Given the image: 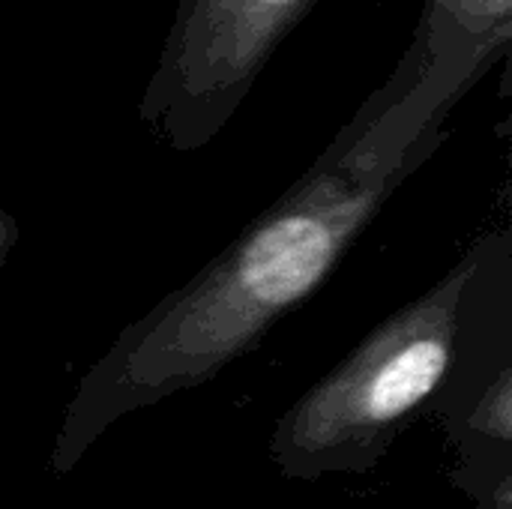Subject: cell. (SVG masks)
Returning <instances> with one entry per match:
<instances>
[{"mask_svg":"<svg viewBox=\"0 0 512 509\" xmlns=\"http://www.w3.org/2000/svg\"><path fill=\"white\" fill-rule=\"evenodd\" d=\"M15 243H18V225H15V219L0 207V273H3V267H6V261H9V255H12V249H15Z\"/></svg>","mask_w":512,"mask_h":509,"instance_id":"4","label":"cell"},{"mask_svg":"<svg viewBox=\"0 0 512 509\" xmlns=\"http://www.w3.org/2000/svg\"><path fill=\"white\" fill-rule=\"evenodd\" d=\"M432 150L372 99L297 186L183 288L120 330L78 378L57 423L51 471L69 474L123 417L195 390L249 354L330 279Z\"/></svg>","mask_w":512,"mask_h":509,"instance_id":"1","label":"cell"},{"mask_svg":"<svg viewBox=\"0 0 512 509\" xmlns=\"http://www.w3.org/2000/svg\"><path fill=\"white\" fill-rule=\"evenodd\" d=\"M312 0H180L141 117L177 150L207 144Z\"/></svg>","mask_w":512,"mask_h":509,"instance_id":"3","label":"cell"},{"mask_svg":"<svg viewBox=\"0 0 512 509\" xmlns=\"http://www.w3.org/2000/svg\"><path fill=\"white\" fill-rule=\"evenodd\" d=\"M510 360L512 243L492 234L282 414L270 462L297 483L369 474L423 411L465 423Z\"/></svg>","mask_w":512,"mask_h":509,"instance_id":"2","label":"cell"}]
</instances>
